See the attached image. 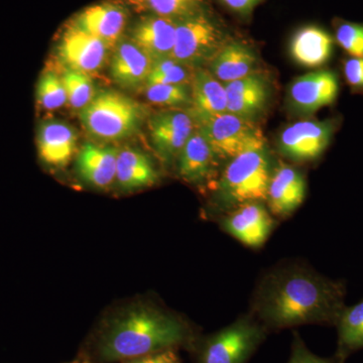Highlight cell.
Returning a JSON list of instances; mask_svg holds the SVG:
<instances>
[{
	"label": "cell",
	"mask_w": 363,
	"mask_h": 363,
	"mask_svg": "<svg viewBox=\"0 0 363 363\" xmlns=\"http://www.w3.org/2000/svg\"><path fill=\"white\" fill-rule=\"evenodd\" d=\"M288 363H345L335 355L332 357H321L314 354L306 345L298 332H294L291 355Z\"/></svg>",
	"instance_id": "1f68e13d"
},
{
	"label": "cell",
	"mask_w": 363,
	"mask_h": 363,
	"mask_svg": "<svg viewBox=\"0 0 363 363\" xmlns=\"http://www.w3.org/2000/svg\"><path fill=\"white\" fill-rule=\"evenodd\" d=\"M147 128L157 157L167 166H172L198 126L190 112L169 109L150 117Z\"/></svg>",
	"instance_id": "30bf717a"
},
{
	"label": "cell",
	"mask_w": 363,
	"mask_h": 363,
	"mask_svg": "<svg viewBox=\"0 0 363 363\" xmlns=\"http://www.w3.org/2000/svg\"><path fill=\"white\" fill-rule=\"evenodd\" d=\"M218 160L206 138L197 128L177 159V172L182 180L196 187L213 185L215 188L219 179Z\"/></svg>",
	"instance_id": "5bb4252c"
},
{
	"label": "cell",
	"mask_w": 363,
	"mask_h": 363,
	"mask_svg": "<svg viewBox=\"0 0 363 363\" xmlns=\"http://www.w3.org/2000/svg\"><path fill=\"white\" fill-rule=\"evenodd\" d=\"M124 2L140 14H154L180 20L202 9L203 0H124Z\"/></svg>",
	"instance_id": "484cf974"
},
{
	"label": "cell",
	"mask_w": 363,
	"mask_h": 363,
	"mask_svg": "<svg viewBox=\"0 0 363 363\" xmlns=\"http://www.w3.org/2000/svg\"><path fill=\"white\" fill-rule=\"evenodd\" d=\"M197 126L219 159L230 161L250 150L266 149V138L255 121L228 112L209 117Z\"/></svg>",
	"instance_id": "52a82bcc"
},
{
	"label": "cell",
	"mask_w": 363,
	"mask_h": 363,
	"mask_svg": "<svg viewBox=\"0 0 363 363\" xmlns=\"http://www.w3.org/2000/svg\"><path fill=\"white\" fill-rule=\"evenodd\" d=\"M346 284L298 260L267 269L250 298V313L269 333L303 325L335 326L345 307Z\"/></svg>",
	"instance_id": "6da1fadb"
},
{
	"label": "cell",
	"mask_w": 363,
	"mask_h": 363,
	"mask_svg": "<svg viewBox=\"0 0 363 363\" xmlns=\"http://www.w3.org/2000/svg\"><path fill=\"white\" fill-rule=\"evenodd\" d=\"M343 75L353 92L363 93V59L348 57L342 63Z\"/></svg>",
	"instance_id": "d6a6232c"
},
{
	"label": "cell",
	"mask_w": 363,
	"mask_h": 363,
	"mask_svg": "<svg viewBox=\"0 0 363 363\" xmlns=\"http://www.w3.org/2000/svg\"><path fill=\"white\" fill-rule=\"evenodd\" d=\"M225 43L221 28L200 9L177 21L171 57L192 68H200L202 64L209 63Z\"/></svg>",
	"instance_id": "8992f818"
},
{
	"label": "cell",
	"mask_w": 363,
	"mask_h": 363,
	"mask_svg": "<svg viewBox=\"0 0 363 363\" xmlns=\"http://www.w3.org/2000/svg\"><path fill=\"white\" fill-rule=\"evenodd\" d=\"M145 95L150 104L167 108L180 109L192 104L191 85H145Z\"/></svg>",
	"instance_id": "f1b7e54d"
},
{
	"label": "cell",
	"mask_w": 363,
	"mask_h": 363,
	"mask_svg": "<svg viewBox=\"0 0 363 363\" xmlns=\"http://www.w3.org/2000/svg\"><path fill=\"white\" fill-rule=\"evenodd\" d=\"M272 171L266 149L231 159L215 185V213L219 217L245 203H266Z\"/></svg>",
	"instance_id": "3957f363"
},
{
	"label": "cell",
	"mask_w": 363,
	"mask_h": 363,
	"mask_svg": "<svg viewBox=\"0 0 363 363\" xmlns=\"http://www.w3.org/2000/svg\"><path fill=\"white\" fill-rule=\"evenodd\" d=\"M61 78L65 86L68 104L72 108L82 111L96 95L94 83L88 74L65 69Z\"/></svg>",
	"instance_id": "83f0119b"
},
{
	"label": "cell",
	"mask_w": 363,
	"mask_h": 363,
	"mask_svg": "<svg viewBox=\"0 0 363 363\" xmlns=\"http://www.w3.org/2000/svg\"><path fill=\"white\" fill-rule=\"evenodd\" d=\"M267 334V329L247 313L220 330L199 335L190 350L196 363H248Z\"/></svg>",
	"instance_id": "5b68a950"
},
{
	"label": "cell",
	"mask_w": 363,
	"mask_h": 363,
	"mask_svg": "<svg viewBox=\"0 0 363 363\" xmlns=\"http://www.w3.org/2000/svg\"><path fill=\"white\" fill-rule=\"evenodd\" d=\"M175 18L142 14L128 28V38L152 61L172 56L175 45Z\"/></svg>",
	"instance_id": "9a60e30c"
},
{
	"label": "cell",
	"mask_w": 363,
	"mask_h": 363,
	"mask_svg": "<svg viewBox=\"0 0 363 363\" xmlns=\"http://www.w3.org/2000/svg\"><path fill=\"white\" fill-rule=\"evenodd\" d=\"M221 1L234 13L247 16L252 13V9L259 4L260 0H221Z\"/></svg>",
	"instance_id": "e575fe53"
},
{
	"label": "cell",
	"mask_w": 363,
	"mask_h": 363,
	"mask_svg": "<svg viewBox=\"0 0 363 363\" xmlns=\"http://www.w3.org/2000/svg\"><path fill=\"white\" fill-rule=\"evenodd\" d=\"M37 143L40 161L50 168H65L77 152L76 131L62 121H48L40 124Z\"/></svg>",
	"instance_id": "d6986e66"
},
{
	"label": "cell",
	"mask_w": 363,
	"mask_h": 363,
	"mask_svg": "<svg viewBox=\"0 0 363 363\" xmlns=\"http://www.w3.org/2000/svg\"><path fill=\"white\" fill-rule=\"evenodd\" d=\"M37 100L40 106L48 111H57L68 104L62 78L54 72H45L38 83Z\"/></svg>",
	"instance_id": "f546056e"
},
{
	"label": "cell",
	"mask_w": 363,
	"mask_h": 363,
	"mask_svg": "<svg viewBox=\"0 0 363 363\" xmlns=\"http://www.w3.org/2000/svg\"><path fill=\"white\" fill-rule=\"evenodd\" d=\"M199 333L192 324L168 308L138 302L109 317L93 345L99 363H123L167 350H190Z\"/></svg>",
	"instance_id": "7a4b0ae2"
},
{
	"label": "cell",
	"mask_w": 363,
	"mask_h": 363,
	"mask_svg": "<svg viewBox=\"0 0 363 363\" xmlns=\"http://www.w3.org/2000/svg\"><path fill=\"white\" fill-rule=\"evenodd\" d=\"M224 85L228 113L255 121L264 112L269 99V86L259 74L253 73Z\"/></svg>",
	"instance_id": "ffe728a7"
},
{
	"label": "cell",
	"mask_w": 363,
	"mask_h": 363,
	"mask_svg": "<svg viewBox=\"0 0 363 363\" xmlns=\"http://www.w3.org/2000/svg\"><path fill=\"white\" fill-rule=\"evenodd\" d=\"M71 363H82V362H71Z\"/></svg>",
	"instance_id": "d590c367"
},
{
	"label": "cell",
	"mask_w": 363,
	"mask_h": 363,
	"mask_svg": "<svg viewBox=\"0 0 363 363\" xmlns=\"http://www.w3.org/2000/svg\"><path fill=\"white\" fill-rule=\"evenodd\" d=\"M195 70L172 57L157 60L145 85H191Z\"/></svg>",
	"instance_id": "4316f807"
},
{
	"label": "cell",
	"mask_w": 363,
	"mask_h": 363,
	"mask_svg": "<svg viewBox=\"0 0 363 363\" xmlns=\"http://www.w3.org/2000/svg\"><path fill=\"white\" fill-rule=\"evenodd\" d=\"M337 128L338 121L334 118L298 121L281 131L278 149L284 157L292 161H316L330 145Z\"/></svg>",
	"instance_id": "ba28073f"
},
{
	"label": "cell",
	"mask_w": 363,
	"mask_h": 363,
	"mask_svg": "<svg viewBox=\"0 0 363 363\" xmlns=\"http://www.w3.org/2000/svg\"><path fill=\"white\" fill-rule=\"evenodd\" d=\"M306 189L304 175L290 164L281 162L272 171L267 190V209L277 218H288L304 202Z\"/></svg>",
	"instance_id": "2e32d148"
},
{
	"label": "cell",
	"mask_w": 363,
	"mask_h": 363,
	"mask_svg": "<svg viewBox=\"0 0 363 363\" xmlns=\"http://www.w3.org/2000/svg\"><path fill=\"white\" fill-rule=\"evenodd\" d=\"M257 55L250 47L238 42H226L209 62V71L223 84L255 73Z\"/></svg>",
	"instance_id": "603a6c76"
},
{
	"label": "cell",
	"mask_w": 363,
	"mask_h": 363,
	"mask_svg": "<svg viewBox=\"0 0 363 363\" xmlns=\"http://www.w3.org/2000/svg\"><path fill=\"white\" fill-rule=\"evenodd\" d=\"M335 40L350 57L363 59V23L338 21Z\"/></svg>",
	"instance_id": "4dcf8cb0"
},
{
	"label": "cell",
	"mask_w": 363,
	"mask_h": 363,
	"mask_svg": "<svg viewBox=\"0 0 363 363\" xmlns=\"http://www.w3.org/2000/svg\"><path fill=\"white\" fill-rule=\"evenodd\" d=\"M118 149L109 145L85 143L79 150L76 169L81 180L98 190L116 184Z\"/></svg>",
	"instance_id": "ac0fdd59"
},
{
	"label": "cell",
	"mask_w": 363,
	"mask_h": 363,
	"mask_svg": "<svg viewBox=\"0 0 363 363\" xmlns=\"http://www.w3.org/2000/svg\"><path fill=\"white\" fill-rule=\"evenodd\" d=\"M152 159L142 150L125 147L118 150L116 185L125 192L152 187L159 181Z\"/></svg>",
	"instance_id": "7402d4cb"
},
{
	"label": "cell",
	"mask_w": 363,
	"mask_h": 363,
	"mask_svg": "<svg viewBox=\"0 0 363 363\" xmlns=\"http://www.w3.org/2000/svg\"><path fill=\"white\" fill-rule=\"evenodd\" d=\"M179 350H167L135 358L123 363H183Z\"/></svg>",
	"instance_id": "836d02e7"
},
{
	"label": "cell",
	"mask_w": 363,
	"mask_h": 363,
	"mask_svg": "<svg viewBox=\"0 0 363 363\" xmlns=\"http://www.w3.org/2000/svg\"><path fill=\"white\" fill-rule=\"evenodd\" d=\"M128 16L130 7L125 2L104 1L86 7L70 23L113 49L125 35Z\"/></svg>",
	"instance_id": "4fadbf2b"
},
{
	"label": "cell",
	"mask_w": 363,
	"mask_h": 363,
	"mask_svg": "<svg viewBox=\"0 0 363 363\" xmlns=\"http://www.w3.org/2000/svg\"><path fill=\"white\" fill-rule=\"evenodd\" d=\"M340 84L337 74L322 69L296 79L289 90V99L294 111L310 116L337 99Z\"/></svg>",
	"instance_id": "7c38bea8"
},
{
	"label": "cell",
	"mask_w": 363,
	"mask_h": 363,
	"mask_svg": "<svg viewBox=\"0 0 363 363\" xmlns=\"http://www.w3.org/2000/svg\"><path fill=\"white\" fill-rule=\"evenodd\" d=\"M56 51L64 68L91 76L104 68L112 49L104 40L69 23L60 35Z\"/></svg>",
	"instance_id": "9c48e42d"
},
{
	"label": "cell",
	"mask_w": 363,
	"mask_h": 363,
	"mask_svg": "<svg viewBox=\"0 0 363 363\" xmlns=\"http://www.w3.org/2000/svg\"><path fill=\"white\" fill-rule=\"evenodd\" d=\"M154 61L126 35L112 49L109 73L111 79L125 89L145 87Z\"/></svg>",
	"instance_id": "e0dca14e"
},
{
	"label": "cell",
	"mask_w": 363,
	"mask_h": 363,
	"mask_svg": "<svg viewBox=\"0 0 363 363\" xmlns=\"http://www.w3.org/2000/svg\"><path fill=\"white\" fill-rule=\"evenodd\" d=\"M192 104L190 113L196 123H201L209 117L227 112L225 85L212 75L206 69H196L191 83Z\"/></svg>",
	"instance_id": "44dd1931"
},
{
	"label": "cell",
	"mask_w": 363,
	"mask_h": 363,
	"mask_svg": "<svg viewBox=\"0 0 363 363\" xmlns=\"http://www.w3.org/2000/svg\"><path fill=\"white\" fill-rule=\"evenodd\" d=\"M290 51L293 59L300 65L316 68L331 59L334 40L319 26H305L293 35Z\"/></svg>",
	"instance_id": "cb8c5ba5"
},
{
	"label": "cell",
	"mask_w": 363,
	"mask_h": 363,
	"mask_svg": "<svg viewBox=\"0 0 363 363\" xmlns=\"http://www.w3.org/2000/svg\"><path fill=\"white\" fill-rule=\"evenodd\" d=\"M218 218L224 233L252 248L262 247L276 227V219L264 202L245 203Z\"/></svg>",
	"instance_id": "8fae6325"
},
{
	"label": "cell",
	"mask_w": 363,
	"mask_h": 363,
	"mask_svg": "<svg viewBox=\"0 0 363 363\" xmlns=\"http://www.w3.org/2000/svg\"><path fill=\"white\" fill-rule=\"evenodd\" d=\"M335 327L338 337L334 355L345 362L353 353L363 350V298L357 304L344 307Z\"/></svg>",
	"instance_id": "d4e9b609"
},
{
	"label": "cell",
	"mask_w": 363,
	"mask_h": 363,
	"mask_svg": "<svg viewBox=\"0 0 363 363\" xmlns=\"http://www.w3.org/2000/svg\"><path fill=\"white\" fill-rule=\"evenodd\" d=\"M145 118V108L135 100L113 90L97 92L80 111L85 130L102 142H117L135 135Z\"/></svg>",
	"instance_id": "277c9868"
}]
</instances>
